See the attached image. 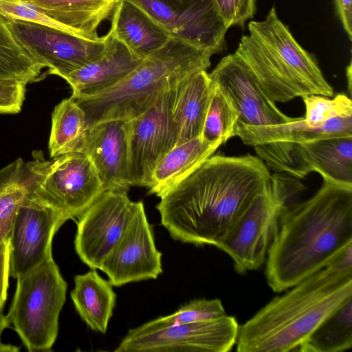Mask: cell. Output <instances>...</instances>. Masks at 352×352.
Here are the masks:
<instances>
[{"mask_svg":"<svg viewBox=\"0 0 352 352\" xmlns=\"http://www.w3.org/2000/svg\"><path fill=\"white\" fill-rule=\"evenodd\" d=\"M111 20L110 30L114 36L141 60L163 47L171 38L141 8L128 0H118Z\"/></svg>","mask_w":352,"mask_h":352,"instance_id":"cell-23","label":"cell"},{"mask_svg":"<svg viewBox=\"0 0 352 352\" xmlns=\"http://www.w3.org/2000/svg\"><path fill=\"white\" fill-rule=\"evenodd\" d=\"M212 89L206 70L190 75L177 85L171 112L175 146L201 135Z\"/></svg>","mask_w":352,"mask_h":352,"instance_id":"cell-21","label":"cell"},{"mask_svg":"<svg viewBox=\"0 0 352 352\" xmlns=\"http://www.w3.org/2000/svg\"><path fill=\"white\" fill-rule=\"evenodd\" d=\"M69 33L96 39L100 23L111 19L118 0H25Z\"/></svg>","mask_w":352,"mask_h":352,"instance_id":"cell-24","label":"cell"},{"mask_svg":"<svg viewBox=\"0 0 352 352\" xmlns=\"http://www.w3.org/2000/svg\"><path fill=\"white\" fill-rule=\"evenodd\" d=\"M238 113L228 95L214 82L201 137L210 143L225 144L234 136Z\"/></svg>","mask_w":352,"mask_h":352,"instance_id":"cell-31","label":"cell"},{"mask_svg":"<svg viewBox=\"0 0 352 352\" xmlns=\"http://www.w3.org/2000/svg\"><path fill=\"white\" fill-rule=\"evenodd\" d=\"M226 315L219 299H195L182 306L173 314L157 318L153 321L162 325L176 323H193L208 321Z\"/></svg>","mask_w":352,"mask_h":352,"instance_id":"cell-33","label":"cell"},{"mask_svg":"<svg viewBox=\"0 0 352 352\" xmlns=\"http://www.w3.org/2000/svg\"><path fill=\"white\" fill-rule=\"evenodd\" d=\"M106 35L107 47L100 57L63 77L72 88V97L94 95L112 87L141 62L111 30Z\"/></svg>","mask_w":352,"mask_h":352,"instance_id":"cell-20","label":"cell"},{"mask_svg":"<svg viewBox=\"0 0 352 352\" xmlns=\"http://www.w3.org/2000/svg\"><path fill=\"white\" fill-rule=\"evenodd\" d=\"M74 285L71 298L78 315L92 330L105 333L116 306L112 284L91 269L76 275Z\"/></svg>","mask_w":352,"mask_h":352,"instance_id":"cell-25","label":"cell"},{"mask_svg":"<svg viewBox=\"0 0 352 352\" xmlns=\"http://www.w3.org/2000/svg\"><path fill=\"white\" fill-rule=\"evenodd\" d=\"M352 242V188L326 182L309 199L287 205L269 248L265 276L276 292L326 267Z\"/></svg>","mask_w":352,"mask_h":352,"instance_id":"cell-2","label":"cell"},{"mask_svg":"<svg viewBox=\"0 0 352 352\" xmlns=\"http://www.w3.org/2000/svg\"><path fill=\"white\" fill-rule=\"evenodd\" d=\"M221 145L219 142L210 143L201 135L174 146L155 166L148 192L160 197L214 155Z\"/></svg>","mask_w":352,"mask_h":352,"instance_id":"cell-26","label":"cell"},{"mask_svg":"<svg viewBox=\"0 0 352 352\" xmlns=\"http://www.w3.org/2000/svg\"><path fill=\"white\" fill-rule=\"evenodd\" d=\"M235 53L250 68L265 94L274 102L320 95L316 87L267 51L250 34L241 37Z\"/></svg>","mask_w":352,"mask_h":352,"instance_id":"cell-19","label":"cell"},{"mask_svg":"<svg viewBox=\"0 0 352 352\" xmlns=\"http://www.w3.org/2000/svg\"><path fill=\"white\" fill-rule=\"evenodd\" d=\"M100 270L116 287L156 279L162 273V253L155 246L143 202L138 201L126 231L104 261Z\"/></svg>","mask_w":352,"mask_h":352,"instance_id":"cell-15","label":"cell"},{"mask_svg":"<svg viewBox=\"0 0 352 352\" xmlns=\"http://www.w3.org/2000/svg\"><path fill=\"white\" fill-rule=\"evenodd\" d=\"M269 169L295 179L311 172L324 182L352 188V135L299 143L270 142L253 146Z\"/></svg>","mask_w":352,"mask_h":352,"instance_id":"cell-8","label":"cell"},{"mask_svg":"<svg viewBox=\"0 0 352 352\" xmlns=\"http://www.w3.org/2000/svg\"><path fill=\"white\" fill-rule=\"evenodd\" d=\"M239 325L231 316L199 322L162 325L150 320L128 331L116 352H228Z\"/></svg>","mask_w":352,"mask_h":352,"instance_id":"cell-9","label":"cell"},{"mask_svg":"<svg viewBox=\"0 0 352 352\" xmlns=\"http://www.w3.org/2000/svg\"><path fill=\"white\" fill-rule=\"evenodd\" d=\"M213 54L170 38L119 82L94 95L73 98L85 111L89 129L104 122L131 120L190 75L207 71Z\"/></svg>","mask_w":352,"mask_h":352,"instance_id":"cell-4","label":"cell"},{"mask_svg":"<svg viewBox=\"0 0 352 352\" xmlns=\"http://www.w3.org/2000/svg\"><path fill=\"white\" fill-rule=\"evenodd\" d=\"M82 153L92 162L104 191H128L126 120L104 122L90 128Z\"/></svg>","mask_w":352,"mask_h":352,"instance_id":"cell-18","label":"cell"},{"mask_svg":"<svg viewBox=\"0 0 352 352\" xmlns=\"http://www.w3.org/2000/svg\"><path fill=\"white\" fill-rule=\"evenodd\" d=\"M335 12L349 39L352 40V0H333Z\"/></svg>","mask_w":352,"mask_h":352,"instance_id":"cell-37","label":"cell"},{"mask_svg":"<svg viewBox=\"0 0 352 352\" xmlns=\"http://www.w3.org/2000/svg\"><path fill=\"white\" fill-rule=\"evenodd\" d=\"M215 8L228 28L236 25L245 28V23L254 17L256 0H213Z\"/></svg>","mask_w":352,"mask_h":352,"instance_id":"cell-34","label":"cell"},{"mask_svg":"<svg viewBox=\"0 0 352 352\" xmlns=\"http://www.w3.org/2000/svg\"><path fill=\"white\" fill-rule=\"evenodd\" d=\"M89 131L85 111L70 96L54 109L48 149L51 158L83 153Z\"/></svg>","mask_w":352,"mask_h":352,"instance_id":"cell-27","label":"cell"},{"mask_svg":"<svg viewBox=\"0 0 352 352\" xmlns=\"http://www.w3.org/2000/svg\"><path fill=\"white\" fill-rule=\"evenodd\" d=\"M176 87L142 114L126 120L131 186L148 188L155 166L175 146L171 112Z\"/></svg>","mask_w":352,"mask_h":352,"instance_id":"cell-12","label":"cell"},{"mask_svg":"<svg viewBox=\"0 0 352 352\" xmlns=\"http://www.w3.org/2000/svg\"><path fill=\"white\" fill-rule=\"evenodd\" d=\"M352 298V270L328 265L271 300L243 324L238 352L298 351L314 330Z\"/></svg>","mask_w":352,"mask_h":352,"instance_id":"cell-3","label":"cell"},{"mask_svg":"<svg viewBox=\"0 0 352 352\" xmlns=\"http://www.w3.org/2000/svg\"><path fill=\"white\" fill-rule=\"evenodd\" d=\"M208 74L231 100L238 113V124L265 126L289 122L296 118L277 107L235 52L223 57Z\"/></svg>","mask_w":352,"mask_h":352,"instance_id":"cell-16","label":"cell"},{"mask_svg":"<svg viewBox=\"0 0 352 352\" xmlns=\"http://www.w3.org/2000/svg\"><path fill=\"white\" fill-rule=\"evenodd\" d=\"M7 316L30 352L50 351L58 332V319L67 285L51 257L16 278Z\"/></svg>","mask_w":352,"mask_h":352,"instance_id":"cell-7","label":"cell"},{"mask_svg":"<svg viewBox=\"0 0 352 352\" xmlns=\"http://www.w3.org/2000/svg\"><path fill=\"white\" fill-rule=\"evenodd\" d=\"M302 189L297 179L272 174L258 193L214 246L228 254L239 274L260 268L278 229L287 201Z\"/></svg>","mask_w":352,"mask_h":352,"instance_id":"cell-5","label":"cell"},{"mask_svg":"<svg viewBox=\"0 0 352 352\" xmlns=\"http://www.w3.org/2000/svg\"><path fill=\"white\" fill-rule=\"evenodd\" d=\"M10 239L0 245V311L7 300L9 280Z\"/></svg>","mask_w":352,"mask_h":352,"instance_id":"cell-36","label":"cell"},{"mask_svg":"<svg viewBox=\"0 0 352 352\" xmlns=\"http://www.w3.org/2000/svg\"><path fill=\"white\" fill-rule=\"evenodd\" d=\"M23 180L29 194L66 221L78 218L104 192L92 162L82 153L47 160L35 151L24 163Z\"/></svg>","mask_w":352,"mask_h":352,"instance_id":"cell-6","label":"cell"},{"mask_svg":"<svg viewBox=\"0 0 352 352\" xmlns=\"http://www.w3.org/2000/svg\"><path fill=\"white\" fill-rule=\"evenodd\" d=\"M331 97L309 95L302 97L305 106V120L310 125H318L337 118L352 116V100L344 94Z\"/></svg>","mask_w":352,"mask_h":352,"instance_id":"cell-32","label":"cell"},{"mask_svg":"<svg viewBox=\"0 0 352 352\" xmlns=\"http://www.w3.org/2000/svg\"><path fill=\"white\" fill-rule=\"evenodd\" d=\"M65 221L58 212L27 192L10 237V276L16 279L52 257L53 237Z\"/></svg>","mask_w":352,"mask_h":352,"instance_id":"cell-14","label":"cell"},{"mask_svg":"<svg viewBox=\"0 0 352 352\" xmlns=\"http://www.w3.org/2000/svg\"><path fill=\"white\" fill-rule=\"evenodd\" d=\"M352 346V298L328 316L300 352H341Z\"/></svg>","mask_w":352,"mask_h":352,"instance_id":"cell-28","label":"cell"},{"mask_svg":"<svg viewBox=\"0 0 352 352\" xmlns=\"http://www.w3.org/2000/svg\"><path fill=\"white\" fill-rule=\"evenodd\" d=\"M6 22L16 41L48 68V74L61 78L100 57L107 47V35L90 39L34 23Z\"/></svg>","mask_w":352,"mask_h":352,"instance_id":"cell-10","label":"cell"},{"mask_svg":"<svg viewBox=\"0 0 352 352\" xmlns=\"http://www.w3.org/2000/svg\"><path fill=\"white\" fill-rule=\"evenodd\" d=\"M24 162L18 158L0 169V245L10 239L14 218L27 194Z\"/></svg>","mask_w":352,"mask_h":352,"instance_id":"cell-30","label":"cell"},{"mask_svg":"<svg viewBox=\"0 0 352 352\" xmlns=\"http://www.w3.org/2000/svg\"><path fill=\"white\" fill-rule=\"evenodd\" d=\"M27 85L18 80H0V113L16 114L21 111Z\"/></svg>","mask_w":352,"mask_h":352,"instance_id":"cell-35","label":"cell"},{"mask_svg":"<svg viewBox=\"0 0 352 352\" xmlns=\"http://www.w3.org/2000/svg\"><path fill=\"white\" fill-rule=\"evenodd\" d=\"M141 8L171 38L214 54L226 50L228 28L213 0H128Z\"/></svg>","mask_w":352,"mask_h":352,"instance_id":"cell-13","label":"cell"},{"mask_svg":"<svg viewBox=\"0 0 352 352\" xmlns=\"http://www.w3.org/2000/svg\"><path fill=\"white\" fill-rule=\"evenodd\" d=\"M271 175L252 155H212L160 197L161 223L176 241L215 245Z\"/></svg>","mask_w":352,"mask_h":352,"instance_id":"cell-1","label":"cell"},{"mask_svg":"<svg viewBox=\"0 0 352 352\" xmlns=\"http://www.w3.org/2000/svg\"><path fill=\"white\" fill-rule=\"evenodd\" d=\"M138 204L126 191H104L78 217L75 250L90 269L100 270L126 231Z\"/></svg>","mask_w":352,"mask_h":352,"instance_id":"cell-11","label":"cell"},{"mask_svg":"<svg viewBox=\"0 0 352 352\" xmlns=\"http://www.w3.org/2000/svg\"><path fill=\"white\" fill-rule=\"evenodd\" d=\"M43 68L16 41L6 20L0 16V80L28 84L38 78Z\"/></svg>","mask_w":352,"mask_h":352,"instance_id":"cell-29","label":"cell"},{"mask_svg":"<svg viewBox=\"0 0 352 352\" xmlns=\"http://www.w3.org/2000/svg\"><path fill=\"white\" fill-rule=\"evenodd\" d=\"M346 78L348 82V90L349 94L351 95V62L346 67Z\"/></svg>","mask_w":352,"mask_h":352,"instance_id":"cell-38","label":"cell"},{"mask_svg":"<svg viewBox=\"0 0 352 352\" xmlns=\"http://www.w3.org/2000/svg\"><path fill=\"white\" fill-rule=\"evenodd\" d=\"M250 35L267 51L311 84L320 95L333 97V87L326 80L315 56L302 48L272 7L265 18L248 25Z\"/></svg>","mask_w":352,"mask_h":352,"instance_id":"cell-17","label":"cell"},{"mask_svg":"<svg viewBox=\"0 0 352 352\" xmlns=\"http://www.w3.org/2000/svg\"><path fill=\"white\" fill-rule=\"evenodd\" d=\"M352 135V116L331 119L311 126L303 117L283 124L251 126L237 124L234 136L254 146L270 142L299 143L321 138Z\"/></svg>","mask_w":352,"mask_h":352,"instance_id":"cell-22","label":"cell"}]
</instances>
